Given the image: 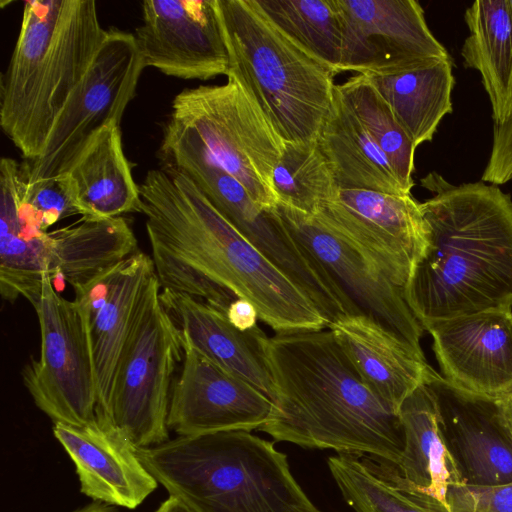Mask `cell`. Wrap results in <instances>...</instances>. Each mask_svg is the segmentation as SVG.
<instances>
[{
  "mask_svg": "<svg viewBox=\"0 0 512 512\" xmlns=\"http://www.w3.org/2000/svg\"><path fill=\"white\" fill-rule=\"evenodd\" d=\"M141 213L161 289L225 315L235 300L246 299L276 333L328 328L314 303L184 174L154 181L143 193Z\"/></svg>",
  "mask_w": 512,
  "mask_h": 512,
  "instance_id": "1",
  "label": "cell"
},
{
  "mask_svg": "<svg viewBox=\"0 0 512 512\" xmlns=\"http://www.w3.org/2000/svg\"><path fill=\"white\" fill-rule=\"evenodd\" d=\"M267 351L272 409L258 430L276 441L399 464V414L366 385L329 328L277 332Z\"/></svg>",
  "mask_w": 512,
  "mask_h": 512,
  "instance_id": "2",
  "label": "cell"
},
{
  "mask_svg": "<svg viewBox=\"0 0 512 512\" xmlns=\"http://www.w3.org/2000/svg\"><path fill=\"white\" fill-rule=\"evenodd\" d=\"M420 203L427 245L403 288L423 326L512 306V199L483 181L454 185L433 171Z\"/></svg>",
  "mask_w": 512,
  "mask_h": 512,
  "instance_id": "3",
  "label": "cell"
},
{
  "mask_svg": "<svg viewBox=\"0 0 512 512\" xmlns=\"http://www.w3.org/2000/svg\"><path fill=\"white\" fill-rule=\"evenodd\" d=\"M105 35L93 0L24 2L19 35L0 80V125L25 159L42 154Z\"/></svg>",
  "mask_w": 512,
  "mask_h": 512,
  "instance_id": "4",
  "label": "cell"
},
{
  "mask_svg": "<svg viewBox=\"0 0 512 512\" xmlns=\"http://www.w3.org/2000/svg\"><path fill=\"white\" fill-rule=\"evenodd\" d=\"M137 454L158 484L195 512H322L286 455L249 431L177 436Z\"/></svg>",
  "mask_w": 512,
  "mask_h": 512,
  "instance_id": "5",
  "label": "cell"
},
{
  "mask_svg": "<svg viewBox=\"0 0 512 512\" xmlns=\"http://www.w3.org/2000/svg\"><path fill=\"white\" fill-rule=\"evenodd\" d=\"M237 79L283 142L317 139L332 105L335 72L282 33L254 0H215Z\"/></svg>",
  "mask_w": 512,
  "mask_h": 512,
  "instance_id": "6",
  "label": "cell"
},
{
  "mask_svg": "<svg viewBox=\"0 0 512 512\" xmlns=\"http://www.w3.org/2000/svg\"><path fill=\"white\" fill-rule=\"evenodd\" d=\"M153 279L127 337L104 415L108 426L135 448L168 441V414L176 369L183 360L180 329L160 299Z\"/></svg>",
  "mask_w": 512,
  "mask_h": 512,
  "instance_id": "7",
  "label": "cell"
},
{
  "mask_svg": "<svg viewBox=\"0 0 512 512\" xmlns=\"http://www.w3.org/2000/svg\"><path fill=\"white\" fill-rule=\"evenodd\" d=\"M169 118L193 129L257 205H276L273 173L284 142L237 79L227 76L221 85L182 90L172 101Z\"/></svg>",
  "mask_w": 512,
  "mask_h": 512,
  "instance_id": "8",
  "label": "cell"
},
{
  "mask_svg": "<svg viewBox=\"0 0 512 512\" xmlns=\"http://www.w3.org/2000/svg\"><path fill=\"white\" fill-rule=\"evenodd\" d=\"M138 250L137 239L124 217L85 218L52 231L25 224L0 248V284L12 299H37L43 274L60 277L73 288Z\"/></svg>",
  "mask_w": 512,
  "mask_h": 512,
  "instance_id": "9",
  "label": "cell"
},
{
  "mask_svg": "<svg viewBox=\"0 0 512 512\" xmlns=\"http://www.w3.org/2000/svg\"><path fill=\"white\" fill-rule=\"evenodd\" d=\"M48 274L32 304L40 327L39 358L22 370L35 405L53 422L82 427L96 421L97 386L85 312L61 296Z\"/></svg>",
  "mask_w": 512,
  "mask_h": 512,
  "instance_id": "10",
  "label": "cell"
},
{
  "mask_svg": "<svg viewBox=\"0 0 512 512\" xmlns=\"http://www.w3.org/2000/svg\"><path fill=\"white\" fill-rule=\"evenodd\" d=\"M144 68L134 34L106 30L91 66L57 116L42 154L23 165L27 182L67 173L101 130L120 124Z\"/></svg>",
  "mask_w": 512,
  "mask_h": 512,
  "instance_id": "11",
  "label": "cell"
},
{
  "mask_svg": "<svg viewBox=\"0 0 512 512\" xmlns=\"http://www.w3.org/2000/svg\"><path fill=\"white\" fill-rule=\"evenodd\" d=\"M286 229L338 295L346 317H363L422 352L423 327L403 295L376 266L314 216L277 202Z\"/></svg>",
  "mask_w": 512,
  "mask_h": 512,
  "instance_id": "12",
  "label": "cell"
},
{
  "mask_svg": "<svg viewBox=\"0 0 512 512\" xmlns=\"http://www.w3.org/2000/svg\"><path fill=\"white\" fill-rule=\"evenodd\" d=\"M160 154L166 169L188 177L211 205L294 283L305 280L312 265L274 207L255 203L248 191L212 157L197 133L169 118Z\"/></svg>",
  "mask_w": 512,
  "mask_h": 512,
  "instance_id": "13",
  "label": "cell"
},
{
  "mask_svg": "<svg viewBox=\"0 0 512 512\" xmlns=\"http://www.w3.org/2000/svg\"><path fill=\"white\" fill-rule=\"evenodd\" d=\"M314 217L402 289L427 245V224L411 194L339 189Z\"/></svg>",
  "mask_w": 512,
  "mask_h": 512,
  "instance_id": "14",
  "label": "cell"
},
{
  "mask_svg": "<svg viewBox=\"0 0 512 512\" xmlns=\"http://www.w3.org/2000/svg\"><path fill=\"white\" fill-rule=\"evenodd\" d=\"M423 384L460 483L488 487L512 482V427L503 399L462 390L431 367Z\"/></svg>",
  "mask_w": 512,
  "mask_h": 512,
  "instance_id": "15",
  "label": "cell"
},
{
  "mask_svg": "<svg viewBox=\"0 0 512 512\" xmlns=\"http://www.w3.org/2000/svg\"><path fill=\"white\" fill-rule=\"evenodd\" d=\"M343 28L339 73L386 74L450 58L415 0H336Z\"/></svg>",
  "mask_w": 512,
  "mask_h": 512,
  "instance_id": "16",
  "label": "cell"
},
{
  "mask_svg": "<svg viewBox=\"0 0 512 512\" xmlns=\"http://www.w3.org/2000/svg\"><path fill=\"white\" fill-rule=\"evenodd\" d=\"M134 36L145 67L184 80L227 75L215 0H145Z\"/></svg>",
  "mask_w": 512,
  "mask_h": 512,
  "instance_id": "17",
  "label": "cell"
},
{
  "mask_svg": "<svg viewBox=\"0 0 512 512\" xmlns=\"http://www.w3.org/2000/svg\"><path fill=\"white\" fill-rule=\"evenodd\" d=\"M183 360L171 392L168 427L178 436L259 429L272 401L243 379L219 367L183 337Z\"/></svg>",
  "mask_w": 512,
  "mask_h": 512,
  "instance_id": "18",
  "label": "cell"
},
{
  "mask_svg": "<svg viewBox=\"0 0 512 512\" xmlns=\"http://www.w3.org/2000/svg\"><path fill=\"white\" fill-rule=\"evenodd\" d=\"M155 277L152 258L137 251L73 288L89 333L97 386L96 420L107 409L120 355Z\"/></svg>",
  "mask_w": 512,
  "mask_h": 512,
  "instance_id": "19",
  "label": "cell"
},
{
  "mask_svg": "<svg viewBox=\"0 0 512 512\" xmlns=\"http://www.w3.org/2000/svg\"><path fill=\"white\" fill-rule=\"evenodd\" d=\"M452 385L503 398L512 392V311L491 310L424 324Z\"/></svg>",
  "mask_w": 512,
  "mask_h": 512,
  "instance_id": "20",
  "label": "cell"
},
{
  "mask_svg": "<svg viewBox=\"0 0 512 512\" xmlns=\"http://www.w3.org/2000/svg\"><path fill=\"white\" fill-rule=\"evenodd\" d=\"M53 435L75 466L80 492L92 501L135 509L158 487L128 440L95 421L53 424Z\"/></svg>",
  "mask_w": 512,
  "mask_h": 512,
  "instance_id": "21",
  "label": "cell"
},
{
  "mask_svg": "<svg viewBox=\"0 0 512 512\" xmlns=\"http://www.w3.org/2000/svg\"><path fill=\"white\" fill-rule=\"evenodd\" d=\"M398 414L404 432L399 464L369 456L363 460L418 504L432 512H448L447 487L460 480L438 430L434 401L424 384L402 402Z\"/></svg>",
  "mask_w": 512,
  "mask_h": 512,
  "instance_id": "22",
  "label": "cell"
},
{
  "mask_svg": "<svg viewBox=\"0 0 512 512\" xmlns=\"http://www.w3.org/2000/svg\"><path fill=\"white\" fill-rule=\"evenodd\" d=\"M160 299L189 344L272 399L269 337L258 325L241 330L221 311L184 293L161 289Z\"/></svg>",
  "mask_w": 512,
  "mask_h": 512,
  "instance_id": "23",
  "label": "cell"
},
{
  "mask_svg": "<svg viewBox=\"0 0 512 512\" xmlns=\"http://www.w3.org/2000/svg\"><path fill=\"white\" fill-rule=\"evenodd\" d=\"M366 385L398 413L423 384L430 366L418 352L363 317H344L329 326Z\"/></svg>",
  "mask_w": 512,
  "mask_h": 512,
  "instance_id": "24",
  "label": "cell"
},
{
  "mask_svg": "<svg viewBox=\"0 0 512 512\" xmlns=\"http://www.w3.org/2000/svg\"><path fill=\"white\" fill-rule=\"evenodd\" d=\"M67 174L82 217L115 218L141 211L139 185L124 154L119 123L101 130Z\"/></svg>",
  "mask_w": 512,
  "mask_h": 512,
  "instance_id": "25",
  "label": "cell"
},
{
  "mask_svg": "<svg viewBox=\"0 0 512 512\" xmlns=\"http://www.w3.org/2000/svg\"><path fill=\"white\" fill-rule=\"evenodd\" d=\"M316 141L339 189L411 194L402 186L387 158L336 86L332 105Z\"/></svg>",
  "mask_w": 512,
  "mask_h": 512,
  "instance_id": "26",
  "label": "cell"
},
{
  "mask_svg": "<svg viewBox=\"0 0 512 512\" xmlns=\"http://www.w3.org/2000/svg\"><path fill=\"white\" fill-rule=\"evenodd\" d=\"M450 58L430 59L386 74L366 75L391 107L416 147L429 142L452 112Z\"/></svg>",
  "mask_w": 512,
  "mask_h": 512,
  "instance_id": "27",
  "label": "cell"
},
{
  "mask_svg": "<svg viewBox=\"0 0 512 512\" xmlns=\"http://www.w3.org/2000/svg\"><path fill=\"white\" fill-rule=\"evenodd\" d=\"M464 19L463 65L480 73L494 125L501 124L512 114V0L475 1Z\"/></svg>",
  "mask_w": 512,
  "mask_h": 512,
  "instance_id": "28",
  "label": "cell"
},
{
  "mask_svg": "<svg viewBox=\"0 0 512 512\" xmlns=\"http://www.w3.org/2000/svg\"><path fill=\"white\" fill-rule=\"evenodd\" d=\"M260 11L304 51L339 73L343 28L336 0H254Z\"/></svg>",
  "mask_w": 512,
  "mask_h": 512,
  "instance_id": "29",
  "label": "cell"
},
{
  "mask_svg": "<svg viewBox=\"0 0 512 512\" xmlns=\"http://www.w3.org/2000/svg\"><path fill=\"white\" fill-rule=\"evenodd\" d=\"M336 87L383 152L402 186L411 193L417 147L400 125L387 101L363 74H356Z\"/></svg>",
  "mask_w": 512,
  "mask_h": 512,
  "instance_id": "30",
  "label": "cell"
},
{
  "mask_svg": "<svg viewBox=\"0 0 512 512\" xmlns=\"http://www.w3.org/2000/svg\"><path fill=\"white\" fill-rule=\"evenodd\" d=\"M273 188L277 202L312 216L339 191L316 140L284 142Z\"/></svg>",
  "mask_w": 512,
  "mask_h": 512,
  "instance_id": "31",
  "label": "cell"
},
{
  "mask_svg": "<svg viewBox=\"0 0 512 512\" xmlns=\"http://www.w3.org/2000/svg\"><path fill=\"white\" fill-rule=\"evenodd\" d=\"M327 464L343 498L355 512H432L373 471L356 455L339 453Z\"/></svg>",
  "mask_w": 512,
  "mask_h": 512,
  "instance_id": "32",
  "label": "cell"
},
{
  "mask_svg": "<svg viewBox=\"0 0 512 512\" xmlns=\"http://www.w3.org/2000/svg\"><path fill=\"white\" fill-rule=\"evenodd\" d=\"M23 203L29 219L43 231L64 218L80 215L74 186L67 173L26 182Z\"/></svg>",
  "mask_w": 512,
  "mask_h": 512,
  "instance_id": "33",
  "label": "cell"
},
{
  "mask_svg": "<svg viewBox=\"0 0 512 512\" xmlns=\"http://www.w3.org/2000/svg\"><path fill=\"white\" fill-rule=\"evenodd\" d=\"M445 504L448 512H512V482L488 487L450 484Z\"/></svg>",
  "mask_w": 512,
  "mask_h": 512,
  "instance_id": "34",
  "label": "cell"
},
{
  "mask_svg": "<svg viewBox=\"0 0 512 512\" xmlns=\"http://www.w3.org/2000/svg\"><path fill=\"white\" fill-rule=\"evenodd\" d=\"M481 180L493 185L512 180V114L493 127L491 153Z\"/></svg>",
  "mask_w": 512,
  "mask_h": 512,
  "instance_id": "35",
  "label": "cell"
},
{
  "mask_svg": "<svg viewBox=\"0 0 512 512\" xmlns=\"http://www.w3.org/2000/svg\"><path fill=\"white\" fill-rule=\"evenodd\" d=\"M226 316L228 320L241 330H248L257 326L258 313L251 302L238 298L229 307Z\"/></svg>",
  "mask_w": 512,
  "mask_h": 512,
  "instance_id": "36",
  "label": "cell"
},
{
  "mask_svg": "<svg viewBox=\"0 0 512 512\" xmlns=\"http://www.w3.org/2000/svg\"><path fill=\"white\" fill-rule=\"evenodd\" d=\"M155 512H195L180 499L169 495Z\"/></svg>",
  "mask_w": 512,
  "mask_h": 512,
  "instance_id": "37",
  "label": "cell"
},
{
  "mask_svg": "<svg viewBox=\"0 0 512 512\" xmlns=\"http://www.w3.org/2000/svg\"><path fill=\"white\" fill-rule=\"evenodd\" d=\"M72 512H117V510L115 506L99 501H92L91 503Z\"/></svg>",
  "mask_w": 512,
  "mask_h": 512,
  "instance_id": "38",
  "label": "cell"
},
{
  "mask_svg": "<svg viewBox=\"0 0 512 512\" xmlns=\"http://www.w3.org/2000/svg\"><path fill=\"white\" fill-rule=\"evenodd\" d=\"M502 399L507 417L512 427V392L509 393L507 396L503 397Z\"/></svg>",
  "mask_w": 512,
  "mask_h": 512,
  "instance_id": "39",
  "label": "cell"
}]
</instances>
